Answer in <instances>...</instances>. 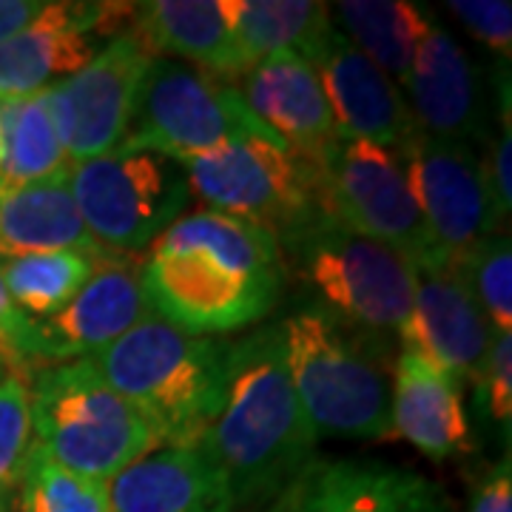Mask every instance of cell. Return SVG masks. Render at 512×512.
<instances>
[{"mask_svg": "<svg viewBox=\"0 0 512 512\" xmlns=\"http://www.w3.org/2000/svg\"><path fill=\"white\" fill-rule=\"evenodd\" d=\"M285 282L276 237L208 208L174 222L140 271L154 316L191 336L254 328L274 313Z\"/></svg>", "mask_w": 512, "mask_h": 512, "instance_id": "obj_1", "label": "cell"}, {"mask_svg": "<svg viewBox=\"0 0 512 512\" xmlns=\"http://www.w3.org/2000/svg\"><path fill=\"white\" fill-rule=\"evenodd\" d=\"M316 441L288 376L279 322L231 342L225 402L197 447L217 464L237 510L274 504L316 458Z\"/></svg>", "mask_w": 512, "mask_h": 512, "instance_id": "obj_2", "label": "cell"}, {"mask_svg": "<svg viewBox=\"0 0 512 512\" xmlns=\"http://www.w3.org/2000/svg\"><path fill=\"white\" fill-rule=\"evenodd\" d=\"M231 342L191 336L151 316L92 356L97 373L168 447H197L220 416Z\"/></svg>", "mask_w": 512, "mask_h": 512, "instance_id": "obj_3", "label": "cell"}, {"mask_svg": "<svg viewBox=\"0 0 512 512\" xmlns=\"http://www.w3.org/2000/svg\"><path fill=\"white\" fill-rule=\"evenodd\" d=\"M282 348L316 436L390 439V342L365 336L313 305L282 322Z\"/></svg>", "mask_w": 512, "mask_h": 512, "instance_id": "obj_4", "label": "cell"}, {"mask_svg": "<svg viewBox=\"0 0 512 512\" xmlns=\"http://www.w3.org/2000/svg\"><path fill=\"white\" fill-rule=\"evenodd\" d=\"M279 248L313 308L373 339H399L416 296V268L407 256L330 214L282 239Z\"/></svg>", "mask_w": 512, "mask_h": 512, "instance_id": "obj_5", "label": "cell"}, {"mask_svg": "<svg viewBox=\"0 0 512 512\" xmlns=\"http://www.w3.org/2000/svg\"><path fill=\"white\" fill-rule=\"evenodd\" d=\"M32 396L35 444L60 467L106 481L160 450V436L111 387L92 359L37 370Z\"/></svg>", "mask_w": 512, "mask_h": 512, "instance_id": "obj_6", "label": "cell"}, {"mask_svg": "<svg viewBox=\"0 0 512 512\" xmlns=\"http://www.w3.org/2000/svg\"><path fill=\"white\" fill-rule=\"evenodd\" d=\"M248 137L274 140L245 106L237 83L183 60L154 57L120 146L146 148L188 163Z\"/></svg>", "mask_w": 512, "mask_h": 512, "instance_id": "obj_7", "label": "cell"}, {"mask_svg": "<svg viewBox=\"0 0 512 512\" xmlns=\"http://www.w3.org/2000/svg\"><path fill=\"white\" fill-rule=\"evenodd\" d=\"M180 165L191 197H200L208 211L251 222L276 242L328 214L325 174L265 137H248Z\"/></svg>", "mask_w": 512, "mask_h": 512, "instance_id": "obj_8", "label": "cell"}, {"mask_svg": "<svg viewBox=\"0 0 512 512\" xmlns=\"http://www.w3.org/2000/svg\"><path fill=\"white\" fill-rule=\"evenodd\" d=\"M66 177L89 234L109 254L146 251L191 205L183 165L146 148H111Z\"/></svg>", "mask_w": 512, "mask_h": 512, "instance_id": "obj_9", "label": "cell"}, {"mask_svg": "<svg viewBox=\"0 0 512 512\" xmlns=\"http://www.w3.org/2000/svg\"><path fill=\"white\" fill-rule=\"evenodd\" d=\"M322 174L325 208L333 220L396 248L416 271L447 265L427 231L393 148L342 140Z\"/></svg>", "mask_w": 512, "mask_h": 512, "instance_id": "obj_10", "label": "cell"}, {"mask_svg": "<svg viewBox=\"0 0 512 512\" xmlns=\"http://www.w3.org/2000/svg\"><path fill=\"white\" fill-rule=\"evenodd\" d=\"M396 154L439 254L458 268L478 239L501 228L478 151L416 131Z\"/></svg>", "mask_w": 512, "mask_h": 512, "instance_id": "obj_11", "label": "cell"}, {"mask_svg": "<svg viewBox=\"0 0 512 512\" xmlns=\"http://www.w3.org/2000/svg\"><path fill=\"white\" fill-rule=\"evenodd\" d=\"M151 60L137 35L123 32L106 40L80 72L46 89L69 165L86 163L123 143Z\"/></svg>", "mask_w": 512, "mask_h": 512, "instance_id": "obj_12", "label": "cell"}, {"mask_svg": "<svg viewBox=\"0 0 512 512\" xmlns=\"http://www.w3.org/2000/svg\"><path fill=\"white\" fill-rule=\"evenodd\" d=\"M237 86L245 106L279 146L325 171L342 140L311 60L299 55L265 57Z\"/></svg>", "mask_w": 512, "mask_h": 512, "instance_id": "obj_13", "label": "cell"}, {"mask_svg": "<svg viewBox=\"0 0 512 512\" xmlns=\"http://www.w3.org/2000/svg\"><path fill=\"white\" fill-rule=\"evenodd\" d=\"M493 328L464 274L453 265L416 271V296L399 342L450 373L461 387H476Z\"/></svg>", "mask_w": 512, "mask_h": 512, "instance_id": "obj_14", "label": "cell"}, {"mask_svg": "<svg viewBox=\"0 0 512 512\" xmlns=\"http://www.w3.org/2000/svg\"><path fill=\"white\" fill-rule=\"evenodd\" d=\"M271 512H450V507L439 487L413 470L362 458H313Z\"/></svg>", "mask_w": 512, "mask_h": 512, "instance_id": "obj_15", "label": "cell"}, {"mask_svg": "<svg viewBox=\"0 0 512 512\" xmlns=\"http://www.w3.org/2000/svg\"><path fill=\"white\" fill-rule=\"evenodd\" d=\"M404 92L407 109L421 134L470 146L487 140L481 74L473 57L439 20L430 26L416 49Z\"/></svg>", "mask_w": 512, "mask_h": 512, "instance_id": "obj_16", "label": "cell"}, {"mask_svg": "<svg viewBox=\"0 0 512 512\" xmlns=\"http://www.w3.org/2000/svg\"><path fill=\"white\" fill-rule=\"evenodd\" d=\"M140 271L126 262H106L83 285L72 302L49 319H37L35 353L37 362H77L92 359L109 348L123 333L151 319Z\"/></svg>", "mask_w": 512, "mask_h": 512, "instance_id": "obj_17", "label": "cell"}, {"mask_svg": "<svg viewBox=\"0 0 512 512\" xmlns=\"http://www.w3.org/2000/svg\"><path fill=\"white\" fill-rule=\"evenodd\" d=\"M313 66L333 111L339 140H362L399 151L419 131L402 89L339 29H333Z\"/></svg>", "mask_w": 512, "mask_h": 512, "instance_id": "obj_18", "label": "cell"}, {"mask_svg": "<svg viewBox=\"0 0 512 512\" xmlns=\"http://www.w3.org/2000/svg\"><path fill=\"white\" fill-rule=\"evenodd\" d=\"M390 439L410 441L421 456H467L476 450V433L464 407V387L419 350L396 356L390 387Z\"/></svg>", "mask_w": 512, "mask_h": 512, "instance_id": "obj_19", "label": "cell"}, {"mask_svg": "<svg viewBox=\"0 0 512 512\" xmlns=\"http://www.w3.org/2000/svg\"><path fill=\"white\" fill-rule=\"evenodd\" d=\"M114 512H237L202 447H160L109 481Z\"/></svg>", "mask_w": 512, "mask_h": 512, "instance_id": "obj_20", "label": "cell"}, {"mask_svg": "<svg viewBox=\"0 0 512 512\" xmlns=\"http://www.w3.org/2000/svg\"><path fill=\"white\" fill-rule=\"evenodd\" d=\"M151 57L191 63L222 80L251 72L225 18L222 0H151L134 3L131 29Z\"/></svg>", "mask_w": 512, "mask_h": 512, "instance_id": "obj_21", "label": "cell"}, {"mask_svg": "<svg viewBox=\"0 0 512 512\" xmlns=\"http://www.w3.org/2000/svg\"><path fill=\"white\" fill-rule=\"evenodd\" d=\"M77 251L117 259L100 248L77 211L69 177L23 188H0V259Z\"/></svg>", "mask_w": 512, "mask_h": 512, "instance_id": "obj_22", "label": "cell"}, {"mask_svg": "<svg viewBox=\"0 0 512 512\" xmlns=\"http://www.w3.org/2000/svg\"><path fill=\"white\" fill-rule=\"evenodd\" d=\"M222 9L251 69L274 55L316 63L336 29L328 3L313 0H222Z\"/></svg>", "mask_w": 512, "mask_h": 512, "instance_id": "obj_23", "label": "cell"}, {"mask_svg": "<svg viewBox=\"0 0 512 512\" xmlns=\"http://www.w3.org/2000/svg\"><path fill=\"white\" fill-rule=\"evenodd\" d=\"M333 9L336 12H330V18L339 23L336 29L396 86H404L416 49L436 18L404 0H345Z\"/></svg>", "mask_w": 512, "mask_h": 512, "instance_id": "obj_24", "label": "cell"}, {"mask_svg": "<svg viewBox=\"0 0 512 512\" xmlns=\"http://www.w3.org/2000/svg\"><path fill=\"white\" fill-rule=\"evenodd\" d=\"M69 168L46 92L0 103V188L57 180Z\"/></svg>", "mask_w": 512, "mask_h": 512, "instance_id": "obj_25", "label": "cell"}, {"mask_svg": "<svg viewBox=\"0 0 512 512\" xmlns=\"http://www.w3.org/2000/svg\"><path fill=\"white\" fill-rule=\"evenodd\" d=\"M106 262L114 259H97L77 251H52L3 259L0 276L20 311L32 319H49L63 311Z\"/></svg>", "mask_w": 512, "mask_h": 512, "instance_id": "obj_26", "label": "cell"}, {"mask_svg": "<svg viewBox=\"0 0 512 512\" xmlns=\"http://www.w3.org/2000/svg\"><path fill=\"white\" fill-rule=\"evenodd\" d=\"M23 512H114L109 484L60 467L35 441L18 484Z\"/></svg>", "mask_w": 512, "mask_h": 512, "instance_id": "obj_27", "label": "cell"}, {"mask_svg": "<svg viewBox=\"0 0 512 512\" xmlns=\"http://www.w3.org/2000/svg\"><path fill=\"white\" fill-rule=\"evenodd\" d=\"M470 291L481 305L493 333H512V248L507 234L478 239L470 254L461 259Z\"/></svg>", "mask_w": 512, "mask_h": 512, "instance_id": "obj_28", "label": "cell"}, {"mask_svg": "<svg viewBox=\"0 0 512 512\" xmlns=\"http://www.w3.org/2000/svg\"><path fill=\"white\" fill-rule=\"evenodd\" d=\"M32 396L20 376L0 379V507L18 495L23 464L32 450Z\"/></svg>", "mask_w": 512, "mask_h": 512, "instance_id": "obj_29", "label": "cell"}, {"mask_svg": "<svg viewBox=\"0 0 512 512\" xmlns=\"http://www.w3.org/2000/svg\"><path fill=\"white\" fill-rule=\"evenodd\" d=\"M476 396L490 419L504 430V441L510 447L512 430V333H493L487 359L478 373Z\"/></svg>", "mask_w": 512, "mask_h": 512, "instance_id": "obj_30", "label": "cell"}, {"mask_svg": "<svg viewBox=\"0 0 512 512\" xmlns=\"http://www.w3.org/2000/svg\"><path fill=\"white\" fill-rule=\"evenodd\" d=\"M447 6L478 43L510 63L512 6L507 0H450Z\"/></svg>", "mask_w": 512, "mask_h": 512, "instance_id": "obj_31", "label": "cell"}, {"mask_svg": "<svg viewBox=\"0 0 512 512\" xmlns=\"http://www.w3.org/2000/svg\"><path fill=\"white\" fill-rule=\"evenodd\" d=\"M501 134L490 146V154L484 163V177H487V188H490V200H493L495 217L498 222L510 220V205H512V188H510V157H512V120H510V89H504V100H501Z\"/></svg>", "mask_w": 512, "mask_h": 512, "instance_id": "obj_32", "label": "cell"}, {"mask_svg": "<svg viewBox=\"0 0 512 512\" xmlns=\"http://www.w3.org/2000/svg\"><path fill=\"white\" fill-rule=\"evenodd\" d=\"M37 319L26 316L18 305L12 302V296L3 285L0 276V350L3 356H15V359H32L35 353Z\"/></svg>", "mask_w": 512, "mask_h": 512, "instance_id": "obj_33", "label": "cell"}, {"mask_svg": "<svg viewBox=\"0 0 512 512\" xmlns=\"http://www.w3.org/2000/svg\"><path fill=\"white\" fill-rule=\"evenodd\" d=\"M467 512H512L510 447H504V458L473 484Z\"/></svg>", "mask_w": 512, "mask_h": 512, "instance_id": "obj_34", "label": "cell"}, {"mask_svg": "<svg viewBox=\"0 0 512 512\" xmlns=\"http://www.w3.org/2000/svg\"><path fill=\"white\" fill-rule=\"evenodd\" d=\"M55 9V0H0V43L32 29Z\"/></svg>", "mask_w": 512, "mask_h": 512, "instance_id": "obj_35", "label": "cell"}, {"mask_svg": "<svg viewBox=\"0 0 512 512\" xmlns=\"http://www.w3.org/2000/svg\"><path fill=\"white\" fill-rule=\"evenodd\" d=\"M0 512H6V507H0Z\"/></svg>", "mask_w": 512, "mask_h": 512, "instance_id": "obj_36", "label": "cell"}, {"mask_svg": "<svg viewBox=\"0 0 512 512\" xmlns=\"http://www.w3.org/2000/svg\"><path fill=\"white\" fill-rule=\"evenodd\" d=\"M0 365H3V362H0Z\"/></svg>", "mask_w": 512, "mask_h": 512, "instance_id": "obj_37", "label": "cell"}]
</instances>
